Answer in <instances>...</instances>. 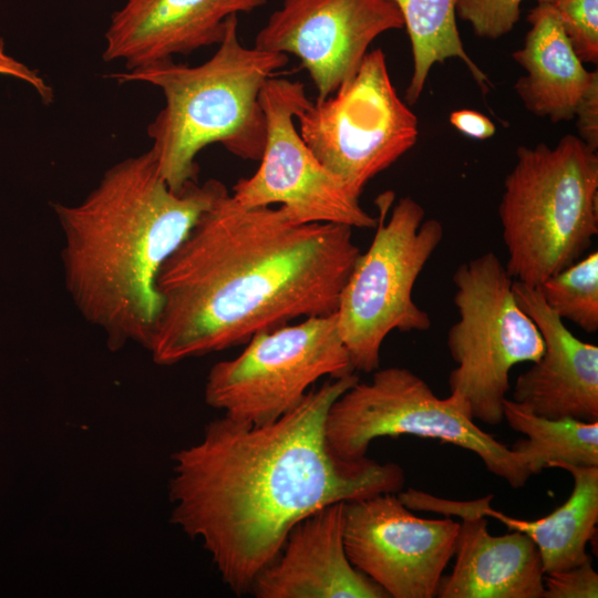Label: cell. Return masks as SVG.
Segmentation results:
<instances>
[{"label": "cell", "instance_id": "obj_1", "mask_svg": "<svg viewBox=\"0 0 598 598\" xmlns=\"http://www.w3.org/2000/svg\"><path fill=\"white\" fill-rule=\"evenodd\" d=\"M358 381L354 372L330 378L272 422L224 415L207 424L199 443L173 454L172 522L202 540L236 595L249 592L300 519L403 487L398 464L342 458L326 440L330 405Z\"/></svg>", "mask_w": 598, "mask_h": 598}, {"label": "cell", "instance_id": "obj_2", "mask_svg": "<svg viewBox=\"0 0 598 598\" xmlns=\"http://www.w3.org/2000/svg\"><path fill=\"white\" fill-rule=\"evenodd\" d=\"M352 229L296 225L281 207L246 208L224 190L158 272L153 361L175 364L334 313L361 254Z\"/></svg>", "mask_w": 598, "mask_h": 598}, {"label": "cell", "instance_id": "obj_3", "mask_svg": "<svg viewBox=\"0 0 598 598\" xmlns=\"http://www.w3.org/2000/svg\"><path fill=\"white\" fill-rule=\"evenodd\" d=\"M226 189L209 179L173 192L148 150L110 167L80 203L53 204L66 291L111 350L128 342L147 349L161 306L158 272Z\"/></svg>", "mask_w": 598, "mask_h": 598}, {"label": "cell", "instance_id": "obj_4", "mask_svg": "<svg viewBox=\"0 0 598 598\" xmlns=\"http://www.w3.org/2000/svg\"><path fill=\"white\" fill-rule=\"evenodd\" d=\"M288 61L285 53L244 47L237 14H231L218 49L204 63L190 66L168 59L110 78L162 90L165 105L146 130L150 151L167 186L179 193L198 181L196 156L209 144L260 161L266 142L260 92Z\"/></svg>", "mask_w": 598, "mask_h": 598}, {"label": "cell", "instance_id": "obj_5", "mask_svg": "<svg viewBox=\"0 0 598 598\" xmlns=\"http://www.w3.org/2000/svg\"><path fill=\"white\" fill-rule=\"evenodd\" d=\"M498 207L512 278L532 287L577 261L598 234V155L578 136L519 146Z\"/></svg>", "mask_w": 598, "mask_h": 598}, {"label": "cell", "instance_id": "obj_6", "mask_svg": "<svg viewBox=\"0 0 598 598\" xmlns=\"http://www.w3.org/2000/svg\"><path fill=\"white\" fill-rule=\"evenodd\" d=\"M393 199L391 190L377 197L373 240L357 259L336 311L353 370L364 373L379 369L381 347L391 331L431 327L412 290L443 239L444 228L435 218L424 220V208L410 196L400 198L386 219Z\"/></svg>", "mask_w": 598, "mask_h": 598}, {"label": "cell", "instance_id": "obj_7", "mask_svg": "<svg viewBox=\"0 0 598 598\" xmlns=\"http://www.w3.org/2000/svg\"><path fill=\"white\" fill-rule=\"evenodd\" d=\"M324 435L333 453L347 460L364 457L377 437L414 435L473 452L513 488L532 476L519 454L475 424L461 399L439 398L406 368L378 369L370 382L359 380L344 391L328 410Z\"/></svg>", "mask_w": 598, "mask_h": 598}, {"label": "cell", "instance_id": "obj_8", "mask_svg": "<svg viewBox=\"0 0 598 598\" xmlns=\"http://www.w3.org/2000/svg\"><path fill=\"white\" fill-rule=\"evenodd\" d=\"M452 279L458 320L446 341L457 364L448 377L450 394L466 404L473 420L498 425L512 368L537 361L544 340L518 306L514 280L494 252L461 264Z\"/></svg>", "mask_w": 598, "mask_h": 598}, {"label": "cell", "instance_id": "obj_9", "mask_svg": "<svg viewBox=\"0 0 598 598\" xmlns=\"http://www.w3.org/2000/svg\"><path fill=\"white\" fill-rule=\"evenodd\" d=\"M318 161L360 198L365 185L417 141L419 121L398 95L384 52H368L357 73L296 116Z\"/></svg>", "mask_w": 598, "mask_h": 598}, {"label": "cell", "instance_id": "obj_10", "mask_svg": "<svg viewBox=\"0 0 598 598\" xmlns=\"http://www.w3.org/2000/svg\"><path fill=\"white\" fill-rule=\"evenodd\" d=\"M352 372L336 312L310 317L259 332L238 357L214 364L205 401L231 419L264 424L296 408L319 379Z\"/></svg>", "mask_w": 598, "mask_h": 598}, {"label": "cell", "instance_id": "obj_11", "mask_svg": "<svg viewBox=\"0 0 598 598\" xmlns=\"http://www.w3.org/2000/svg\"><path fill=\"white\" fill-rule=\"evenodd\" d=\"M299 81L269 78L260 92L266 116V142L256 173L239 179L233 198L243 207L280 204L296 225L329 223L352 228H375L343 183L330 173L305 143L295 125L310 103Z\"/></svg>", "mask_w": 598, "mask_h": 598}, {"label": "cell", "instance_id": "obj_12", "mask_svg": "<svg viewBox=\"0 0 598 598\" xmlns=\"http://www.w3.org/2000/svg\"><path fill=\"white\" fill-rule=\"evenodd\" d=\"M458 528L451 518L414 515L396 493L344 502L347 555L392 598L436 596Z\"/></svg>", "mask_w": 598, "mask_h": 598}, {"label": "cell", "instance_id": "obj_13", "mask_svg": "<svg viewBox=\"0 0 598 598\" xmlns=\"http://www.w3.org/2000/svg\"><path fill=\"white\" fill-rule=\"evenodd\" d=\"M403 27L385 0H283L254 47L298 58L323 100L357 73L375 38Z\"/></svg>", "mask_w": 598, "mask_h": 598}, {"label": "cell", "instance_id": "obj_14", "mask_svg": "<svg viewBox=\"0 0 598 598\" xmlns=\"http://www.w3.org/2000/svg\"><path fill=\"white\" fill-rule=\"evenodd\" d=\"M398 497L409 508L462 518L452 573L442 576L440 598H543L544 569L536 544L524 533L491 535L478 513L481 498L451 501L409 488Z\"/></svg>", "mask_w": 598, "mask_h": 598}, {"label": "cell", "instance_id": "obj_15", "mask_svg": "<svg viewBox=\"0 0 598 598\" xmlns=\"http://www.w3.org/2000/svg\"><path fill=\"white\" fill-rule=\"evenodd\" d=\"M512 288L545 346L540 358L517 377L512 400L548 419L598 421V347L576 338L538 287L514 280Z\"/></svg>", "mask_w": 598, "mask_h": 598}, {"label": "cell", "instance_id": "obj_16", "mask_svg": "<svg viewBox=\"0 0 598 598\" xmlns=\"http://www.w3.org/2000/svg\"><path fill=\"white\" fill-rule=\"evenodd\" d=\"M343 529L344 502L326 505L300 519L249 592L257 598H388L350 561Z\"/></svg>", "mask_w": 598, "mask_h": 598}, {"label": "cell", "instance_id": "obj_17", "mask_svg": "<svg viewBox=\"0 0 598 598\" xmlns=\"http://www.w3.org/2000/svg\"><path fill=\"white\" fill-rule=\"evenodd\" d=\"M266 0H126L105 32L102 59L123 60L127 71L219 44L231 14Z\"/></svg>", "mask_w": 598, "mask_h": 598}, {"label": "cell", "instance_id": "obj_18", "mask_svg": "<svg viewBox=\"0 0 598 598\" xmlns=\"http://www.w3.org/2000/svg\"><path fill=\"white\" fill-rule=\"evenodd\" d=\"M530 25L513 59L526 72L514 90L532 114L553 123L574 120L576 109L598 72L588 71L575 53L551 3H537Z\"/></svg>", "mask_w": 598, "mask_h": 598}, {"label": "cell", "instance_id": "obj_19", "mask_svg": "<svg viewBox=\"0 0 598 598\" xmlns=\"http://www.w3.org/2000/svg\"><path fill=\"white\" fill-rule=\"evenodd\" d=\"M548 467L568 471L574 488L568 499L550 514L534 520L511 517L491 507L493 495L481 498L478 513L504 524L509 530L526 534L537 546L545 574L579 565L590 556L598 523V466L554 462Z\"/></svg>", "mask_w": 598, "mask_h": 598}, {"label": "cell", "instance_id": "obj_20", "mask_svg": "<svg viewBox=\"0 0 598 598\" xmlns=\"http://www.w3.org/2000/svg\"><path fill=\"white\" fill-rule=\"evenodd\" d=\"M400 11L411 42L413 73L405 102L415 104L425 86L431 68L447 59L461 60L478 87L486 94L492 83L466 53L456 24V0H385Z\"/></svg>", "mask_w": 598, "mask_h": 598}, {"label": "cell", "instance_id": "obj_21", "mask_svg": "<svg viewBox=\"0 0 598 598\" xmlns=\"http://www.w3.org/2000/svg\"><path fill=\"white\" fill-rule=\"evenodd\" d=\"M503 419L511 429L526 435L511 448L524 458L532 475L554 462L598 466V421L539 416L507 398Z\"/></svg>", "mask_w": 598, "mask_h": 598}, {"label": "cell", "instance_id": "obj_22", "mask_svg": "<svg viewBox=\"0 0 598 598\" xmlns=\"http://www.w3.org/2000/svg\"><path fill=\"white\" fill-rule=\"evenodd\" d=\"M544 300L563 320L588 333L598 330V251L578 259L538 286Z\"/></svg>", "mask_w": 598, "mask_h": 598}, {"label": "cell", "instance_id": "obj_23", "mask_svg": "<svg viewBox=\"0 0 598 598\" xmlns=\"http://www.w3.org/2000/svg\"><path fill=\"white\" fill-rule=\"evenodd\" d=\"M551 4L577 56L597 64L598 0H555Z\"/></svg>", "mask_w": 598, "mask_h": 598}, {"label": "cell", "instance_id": "obj_24", "mask_svg": "<svg viewBox=\"0 0 598 598\" xmlns=\"http://www.w3.org/2000/svg\"><path fill=\"white\" fill-rule=\"evenodd\" d=\"M524 0H456V17L481 38L496 40L509 33L519 20Z\"/></svg>", "mask_w": 598, "mask_h": 598}, {"label": "cell", "instance_id": "obj_25", "mask_svg": "<svg viewBox=\"0 0 598 598\" xmlns=\"http://www.w3.org/2000/svg\"><path fill=\"white\" fill-rule=\"evenodd\" d=\"M598 574L589 557L567 569L544 575L543 598H597Z\"/></svg>", "mask_w": 598, "mask_h": 598}, {"label": "cell", "instance_id": "obj_26", "mask_svg": "<svg viewBox=\"0 0 598 598\" xmlns=\"http://www.w3.org/2000/svg\"><path fill=\"white\" fill-rule=\"evenodd\" d=\"M578 137L590 148H598V81L594 82L580 100L574 120Z\"/></svg>", "mask_w": 598, "mask_h": 598}, {"label": "cell", "instance_id": "obj_27", "mask_svg": "<svg viewBox=\"0 0 598 598\" xmlns=\"http://www.w3.org/2000/svg\"><path fill=\"white\" fill-rule=\"evenodd\" d=\"M0 75L12 76L31 85L40 95L43 103L53 101L52 87L44 81L37 70L30 69L18 61L6 50L3 39L0 38Z\"/></svg>", "mask_w": 598, "mask_h": 598}, {"label": "cell", "instance_id": "obj_28", "mask_svg": "<svg viewBox=\"0 0 598 598\" xmlns=\"http://www.w3.org/2000/svg\"><path fill=\"white\" fill-rule=\"evenodd\" d=\"M448 120L453 127L471 138L487 140L496 132L495 124L475 110L461 109L453 111Z\"/></svg>", "mask_w": 598, "mask_h": 598}, {"label": "cell", "instance_id": "obj_29", "mask_svg": "<svg viewBox=\"0 0 598 598\" xmlns=\"http://www.w3.org/2000/svg\"><path fill=\"white\" fill-rule=\"evenodd\" d=\"M536 1H537V3H542V2H544V3H553L555 0H536Z\"/></svg>", "mask_w": 598, "mask_h": 598}]
</instances>
